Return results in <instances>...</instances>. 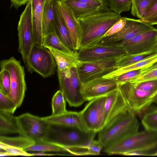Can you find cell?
Returning <instances> with one entry per match:
<instances>
[{
    "label": "cell",
    "mask_w": 157,
    "mask_h": 157,
    "mask_svg": "<svg viewBox=\"0 0 157 157\" xmlns=\"http://www.w3.org/2000/svg\"><path fill=\"white\" fill-rule=\"evenodd\" d=\"M121 17L120 15L109 10L96 13L79 20L82 31L80 49L99 44L106 32Z\"/></svg>",
    "instance_id": "obj_1"
},
{
    "label": "cell",
    "mask_w": 157,
    "mask_h": 157,
    "mask_svg": "<svg viewBox=\"0 0 157 157\" xmlns=\"http://www.w3.org/2000/svg\"><path fill=\"white\" fill-rule=\"evenodd\" d=\"M136 115L127 110L115 117L98 132V140L103 148L109 147L138 132Z\"/></svg>",
    "instance_id": "obj_2"
},
{
    "label": "cell",
    "mask_w": 157,
    "mask_h": 157,
    "mask_svg": "<svg viewBox=\"0 0 157 157\" xmlns=\"http://www.w3.org/2000/svg\"><path fill=\"white\" fill-rule=\"evenodd\" d=\"M96 133L75 127L50 123L43 140L66 148L88 146L94 140Z\"/></svg>",
    "instance_id": "obj_3"
},
{
    "label": "cell",
    "mask_w": 157,
    "mask_h": 157,
    "mask_svg": "<svg viewBox=\"0 0 157 157\" xmlns=\"http://www.w3.org/2000/svg\"><path fill=\"white\" fill-rule=\"evenodd\" d=\"M157 146V132L145 129L103 148V151L109 154L124 155L134 151H149Z\"/></svg>",
    "instance_id": "obj_4"
},
{
    "label": "cell",
    "mask_w": 157,
    "mask_h": 157,
    "mask_svg": "<svg viewBox=\"0 0 157 157\" xmlns=\"http://www.w3.org/2000/svg\"><path fill=\"white\" fill-rule=\"evenodd\" d=\"M118 90L128 110L135 115L142 116L157 100V92L138 89L130 82L119 85Z\"/></svg>",
    "instance_id": "obj_5"
},
{
    "label": "cell",
    "mask_w": 157,
    "mask_h": 157,
    "mask_svg": "<svg viewBox=\"0 0 157 157\" xmlns=\"http://www.w3.org/2000/svg\"><path fill=\"white\" fill-rule=\"evenodd\" d=\"M0 66L1 69L8 71L10 75V89L7 96L18 108L23 102L26 89L24 67L21 65L20 61L13 56L2 60Z\"/></svg>",
    "instance_id": "obj_6"
},
{
    "label": "cell",
    "mask_w": 157,
    "mask_h": 157,
    "mask_svg": "<svg viewBox=\"0 0 157 157\" xmlns=\"http://www.w3.org/2000/svg\"><path fill=\"white\" fill-rule=\"evenodd\" d=\"M60 90L70 107H77L86 101L80 91V82L76 67L57 70Z\"/></svg>",
    "instance_id": "obj_7"
},
{
    "label": "cell",
    "mask_w": 157,
    "mask_h": 157,
    "mask_svg": "<svg viewBox=\"0 0 157 157\" xmlns=\"http://www.w3.org/2000/svg\"><path fill=\"white\" fill-rule=\"evenodd\" d=\"M30 73L36 72L44 78L54 74L57 64L51 52L46 48L34 45L25 64Z\"/></svg>",
    "instance_id": "obj_8"
},
{
    "label": "cell",
    "mask_w": 157,
    "mask_h": 157,
    "mask_svg": "<svg viewBox=\"0 0 157 157\" xmlns=\"http://www.w3.org/2000/svg\"><path fill=\"white\" fill-rule=\"evenodd\" d=\"M121 57L92 62H80L76 69L80 83L103 77L116 70L118 69L117 62Z\"/></svg>",
    "instance_id": "obj_9"
},
{
    "label": "cell",
    "mask_w": 157,
    "mask_h": 157,
    "mask_svg": "<svg viewBox=\"0 0 157 157\" xmlns=\"http://www.w3.org/2000/svg\"><path fill=\"white\" fill-rule=\"evenodd\" d=\"M19 47L18 51L25 64L34 45L33 40L31 4L30 0L21 13L17 27Z\"/></svg>",
    "instance_id": "obj_10"
},
{
    "label": "cell",
    "mask_w": 157,
    "mask_h": 157,
    "mask_svg": "<svg viewBox=\"0 0 157 157\" xmlns=\"http://www.w3.org/2000/svg\"><path fill=\"white\" fill-rule=\"evenodd\" d=\"M127 22L123 28L113 35L104 37L99 44L121 46L136 36L155 28L152 25L142 21L126 17Z\"/></svg>",
    "instance_id": "obj_11"
},
{
    "label": "cell",
    "mask_w": 157,
    "mask_h": 157,
    "mask_svg": "<svg viewBox=\"0 0 157 157\" xmlns=\"http://www.w3.org/2000/svg\"><path fill=\"white\" fill-rule=\"evenodd\" d=\"M106 96L89 101L80 113L87 130L98 132L104 126V110Z\"/></svg>",
    "instance_id": "obj_12"
},
{
    "label": "cell",
    "mask_w": 157,
    "mask_h": 157,
    "mask_svg": "<svg viewBox=\"0 0 157 157\" xmlns=\"http://www.w3.org/2000/svg\"><path fill=\"white\" fill-rule=\"evenodd\" d=\"M17 119L21 135L34 141L43 140L45 136L50 123L42 117L26 113L17 117Z\"/></svg>",
    "instance_id": "obj_13"
},
{
    "label": "cell",
    "mask_w": 157,
    "mask_h": 157,
    "mask_svg": "<svg viewBox=\"0 0 157 157\" xmlns=\"http://www.w3.org/2000/svg\"><path fill=\"white\" fill-rule=\"evenodd\" d=\"M118 87L116 81L103 77L80 83V91L86 101L107 96L118 90Z\"/></svg>",
    "instance_id": "obj_14"
},
{
    "label": "cell",
    "mask_w": 157,
    "mask_h": 157,
    "mask_svg": "<svg viewBox=\"0 0 157 157\" xmlns=\"http://www.w3.org/2000/svg\"><path fill=\"white\" fill-rule=\"evenodd\" d=\"M78 53V60L81 62L120 58L127 54L122 46H113L100 44L90 47L80 48Z\"/></svg>",
    "instance_id": "obj_15"
},
{
    "label": "cell",
    "mask_w": 157,
    "mask_h": 157,
    "mask_svg": "<svg viewBox=\"0 0 157 157\" xmlns=\"http://www.w3.org/2000/svg\"><path fill=\"white\" fill-rule=\"evenodd\" d=\"M122 46L127 54L144 53L156 49L157 29L139 34L125 42Z\"/></svg>",
    "instance_id": "obj_16"
},
{
    "label": "cell",
    "mask_w": 157,
    "mask_h": 157,
    "mask_svg": "<svg viewBox=\"0 0 157 157\" xmlns=\"http://www.w3.org/2000/svg\"><path fill=\"white\" fill-rule=\"evenodd\" d=\"M34 140L21 135L14 137L0 136V149L9 152L13 156H33L24 149L33 144Z\"/></svg>",
    "instance_id": "obj_17"
},
{
    "label": "cell",
    "mask_w": 157,
    "mask_h": 157,
    "mask_svg": "<svg viewBox=\"0 0 157 157\" xmlns=\"http://www.w3.org/2000/svg\"><path fill=\"white\" fill-rule=\"evenodd\" d=\"M127 110L118 89L107 95L104 110V126L119 114Z\"/></svg>",
    "instance_id": "obj_18"
},
{
    "label": "cell",
    "mask_w": 157,
    "mask_h": 157,
    "mask_svg": "<svg viewBox=\"0 0 157 157\" xmlns=\"http://www.w3.org/2000/svg\"><path fill=\"white\" fill-rule=\"evenodd\" d=\"M60 8L69 31L73 49H80L82 31L80 25L72 11L61 0H59Z\"/></svg>",
    "instance_id": "obj_19"
},
{
    "label": "cell",
    "mask_w": 157,
    "mask_h": 157,
    "mask_svg": "<svg viewBox=\"0 0 157 157\" xmlns=\"http://www.w3.org/2000/svg\"><path fill=\"white\" fill-rule=\"evenodd\" d=\"M46 0H30L31 4L33 40L34 44L42 46L43 36L42 19L44 7Z\"/></svg>",
    "instance_id": "obj_20"
},
{
    "label": "cell",
    "mask_w": 157,
    "mask_h": 157,
    "mask_svg": "<svg viewBox=\"0 0 157 157\" xmlns=\"http://www.w3.org/2000/svg\"><path fill=\"white\" fill-rule=\"evenodd\" d=\"M42 117L49 123L73 127L82 130L89 131L83 122L79 112L67 111L60 114L52 115Z\"/></svg>",
    "instance_id": "obj_21"
},
{
    "label": "cell",
    "mask_w": 157,
    "mask_h": 157,
    "mask_svg": "<svg viewBox=\"0 0 157 157\" xmlns=\"http://www.w3.org/2000/svg\"><path fill=\"white\" fill-rule=\"evenodd\" d=\"M71 10L78 21L96 13L110 10L107 5L96 7L75 0H61Z\"/></svg>",
    "instance_id": "obj_22"
},
{
    "label": "cell",
    "mask_w": 157,
    "mask_h": 157,
    "mask_svg": "<svg viewBox=\"0 0 157 157\" xmlns=\"http://www.w3.org/2000/svg\"><path fill=\"white\" fill-rule=\"evenodd\" d=\"M54 3L56 33L66 46L74 51L70 33L60 8L59 0H54Z\"/></svg>",
    "instance_id": "obj_23"
},
{
    "label": "cell",
    "mask_w": 157,
    "mask_h": 157,
    "mask_svg": "<svg viewBox=\"0 0 157 157\" xmlns=\"http://www.w3.org/2000/svg\"><path fill=\"white\" fill-rule=\"evenodd\" d=\"M52 53L56 63L57 70L76 67L80 63L77 51L69 53L62 52L50 47H46Z\"/></svg>",
    "instance_id": "obj_24"
},
{
    "label": "cell",
    "mask_w": 157,
    "mask_h": 157,
    "mask_svg": "<svg viewBox=\"0 0 157 157\" xmlns=\"http://www.w3.org/2000/svg\"><path fill=\"white\" fill-rule=\"evenodd\" d=\"M43 36L52 33H56L54 0H46L44 7L42 19Z\"/></svg>",
    "instance_id": "obj_25"
},
{
    "label": "cell",
    "mask_w": 157,
    "mask_h": 157,
    "mask_svg": "<svg viewBox=\"0 0 157 157\" xmlns=\"http://www.w3.org/2000/svg\"><path fill=\"white\" fill-rule=\"evenodd\" d=\"M10 134H21L17 117L0 111V136Z\"/></svg>",
    "instance_id": "obj_26"
},
{
    "label": "cell",
    "mask_w": 157,
    "mask_h": 157,
    "mask_svg": "<svg viewBox=\"0 0 157 157\" xmlns=\"http://www.w3.org/2000/svg\"><path fill=\"white\" fill-rule=\"evenodd\" d=\"M157 63V54L134 64L118 68L103 76L106 78L113 79L127 72L135 70L143 69Z\"/></svg>",
    "instance_id": "obj_27"
},
{
    "label": "cell",
    "mask_w": 157,
    "mask_h": 157,
    "mask_svg": "<svg viewBox=\"0 0 157 157\" xmlns=\"http://www.w3.org/2000/svg\"><path fill=\"white\" fill-rule=\"evenodd\" d=\"M103 147L98 140H93L88 146L66 148L68 153L75 155H97L100 154Z\"/></svg>",
    "instance_id": "obj_28"
},
{
    "label": "cell",
    "mask_w": 157,
    "mask_h": 157,
    "mask_svg": "<svg viewBox=\"0 0 157 157\" xmlns=\"http://www.w3.org/2000/svg\"><path fill=\"white\" fill-rule=\"evenodd\" d=\"M157 54V49L135 54H126L118 60L117 67L118 68L128 66L145 59Z\"/></svg>",
    "instance_id": "obj_29"
},
{
    "label": "cell",
    "mask_w": 157,
    "mask_h": 157,
    "mask_svg": "<svg viewBox=\"0 0 157 157\" xmlns=\"http://www.w3.org/2000/svg\"><path fill=\"white\" fill-rule=\"evenodd\" d=\"M24 150L26 151H33L68 152L66 148L43 140L35 141L33 144L25 148Z\"/></svg>",
    "instance_id": "obj_30"
},
{
    "label": "cell",
    "mask_w": 157,
    "mask_h": 157,
    "mask_svg": "<svg viewBox=\"0 0 157 157\" xmlns=\"http://www.w3.org/2000/svg\"><path fill=\"white\" fill-rule=\"evenodd\" d=\"M42 46L49 47L57 50L70 53L72 51L66 46L60 40L56 33H49L43 37Z\"/></svg>",
    "instance_id": "obj_31"
},
{
    "label": "cell",
    "mask_w": 157,
    "mask_h": 157,
    "mask_svg": "<svg viewBox=\"0 0 157 157\" xmlns=\"http://www.w3.org/2000/svg\"><path fill=\"white\" fill-rule=\"evenodd\" d=\"M66 100L61 90H58L53 95L52 101V115L62 114L67 110L66 109Z\"/></svg>",
    "instance_id": "obj_32"
},
{
    "label": "cell",
    "mask_w": 157,
    "mask_h": 157,
    "mask_svg": "<svg viewBox=\"0 0 157 157\" xmlns=\"http://www.w3.org/2000/svg\"><path fill=\"white\" fill-rule=\"evenodd\" d=\"M141 123L145 129L157 132V109L146 111L142 116Z\"/></svg>",
    "instance_id": "obj_33"
},
{
    "label": "cell",
    "mask_w": 157,
    "mask_h": 157,
    "mask_svg": "<svg viewBox=\"0 0 157 157\" xmlns=\"http://www.w3.org/2000/svg\"><path fill=\"white\" fill-rule=\"evenodd\" d=\"M109 10L118 14L129 11L131 8L132 0H106Z\"/></svg>",
    "instance_id": "obj_34"
},
{
    "label": "cell",
    "mask_w": 157,
    "mask_h": 157,
    "mask_svg": "<svg viewBox=\"0 0 157 157\" xmlns=\"http://www.w3.org/2000/svg\"><path fill=\"white\" fill-rule=\"evenodd\" d=\"M140 19L151 25H157V0H154L148 7Z\"/></svg>",
    "instance_id": "obj_35"
},
{
    "label": "cell",
    "mask_w": 157,
    "mask_h": 157,
    "mask_svg": "<svg viewBox=\"0 0 157 157\" xmlns=\"http://www.w3.org/2000/svg\"><path fill=\"white\" fill-rule=\"evenodd\" d=\"M154 0H132L131 13L140 19L144 12Z\"/></svg>",
    "instance_id": "obj_36"
},
{
    "label": "cell",
    "mask_w": 157,
    "mask_h": 157,
    "mask_svg": "<svg viewBox=\"0 0 157 157\" xmlns=\"http://www.w3.org/2000/svg\"><path fill=\"white\" fill-rule=\"evenodd\" d=\"M17 108L9 97L0 92V111L13 114Z\"/></svg>",
    "instance_id": "obj_37"
},
{
    "label": "cell",
    "mask_w": 157,
    "mask_h": 157,
    "mask_svg": "<svg viewBox=\"0 0 157 157\" xmlns=\"http://www.w3.org/2000/svg\"><path fill=\"white\" fill-rule=\"evenodd\" d=\"M11 80L9 72L4 69H1L0 73V92L7 95L10 89Z\"/></svg>",
    "instance_id": "obj_38"
},
{
    "label": "cell",
    "mask_w": 157,
    "mask_h": 157,
    "mask_svg": "<svg viewBox=\"0 0 157 157\" xmlns=\"http://www.w3.org/2000/svg\"><path fill=\"white\" fill-rule=\"evenodd\" d=\"M142 73V69L132 70L123 73L112 79L116 81L119 85L133 80Z\"/></svg>",
    "instance_id": "obj_39"
},
{
    "label": "cell",
    "mask_w": 157,
    "mask_h": 157,
    "mask_svg": "<svg viewBox=\"0 0 157 157\" xmlns=\"http://www.w3.org/2000/svg\"><path fill=\"white\" fill-rule=\"evenodd\" d=\"M131 82L138 89L146 91L157 92V79Z\"/></svg>",
    "instance_id": "obj_40"
},
{
    "label": "cell",
    "mask_w": 157,
    "mask_h": 157,
    "mask_svg": "<svg viewBox=\"0 0 157 157\" xmlns=\"http://www.w3.org/2000/svg\"><path fill=\"white\" fill-rule=\"evenodd\" d=\"M155 79H157V68L144 72L136 78L130 82H137Z\"/></svg>",
    "instance_id": "obj_41"
},
{
    "label": "cell",
    "mask_w": 157,
    "mask_h": 157,
    "mask_svg": "<svg viewBox=\"0 0 157 157\" xmlns=\"http://www.w3.org/2000/svg\"><path fill=\"white\" fill-rule=\"evenodd\" d=\"M126 22V17H122L106 32L104 36V37L113 35L119 32L124 26Z\"/></svg>",
    "instance_id": "obj_42"
},
{
    "label": "cell",
    "mask_w": 157,
    "mask_h": 157,
    "mask_svg": "<svg viewBox=\"0 0 157 157\" xmlns=\"http://www.w3.org/2000/svg\"><path fill=\"white\" fill-rule=\"evenodd\" d=\"M84 3L89 6L99 7L107 5V3L98 0H75Z\"/></svg>",
    "instance_id": "obj_43"
},
{
    "label": "cell",
    "mask_w": 157,
    "mask_h": 157,
    "mask_svg": "<svg viewBox=\"0 0 157 157\" xmlns=\"http://www.w3.org/2000/svg\"><path fill=\"white\" fill-rule=\"evenodd\" d=\"M153 153L149 152V151L136 150L125 154V155H147L153 156Z\"/></svg>",
    "instance_id": "obj_44"
},
{
    "label": "cell",
    "mask_w": 157,
    "mask_h": 157,
    "mask_svg": "<svg viewBox=\"0 0 157 157\" xmlns=\"http://www.w3.org/2000/svg\"><path fill=\"white\" fill-rule=\"evenodd\" d=\"M30 0H10V7H13L16 9L21 6L27 4Z\"/></svg>",
    "instance_id": "obj_45"
},
{
    "label": "cell",
    "mask_w": 157,
    "mask_h": 157,
    "mask_svg": "<svg viewBox=\"0 0 157 157\" xmlns=\"http://www.w3.org/2000/svg\"><path fill=\"white\" fill-rule=\"evenodd\" d=\"M39 152L33 153H32L33 156L35 155H56L55 154H48L44 152L43 151H39Z\"/></svg>",
    "instance_id": "obj_46"
},
{
    "label": "cell",
    "mask_w": 157,
    "mask_h": 157,
    "mask_svg": "<svg viewBox=\"0 0 157 157\" xmlns=\"http://www.w3.org/2000/svg\"><path fill=\"white\" fill-rule=\"evenodd\" d=\"M11 156L13 155L9 152L3 150H0V156L1 157Z\"/></svg>",
    "instance_id": "obj_47"
},
{
    "label": "cell",
    "mask_w": 157,
    "mask_h": 157,
    "mask_svg": "<svg viewBox=\"0 0 157 157\" xmlns=\"http://www.w3.org/2000/svg\"><path fill=\"white\" fill-rule=\"evenodd\" d=\"M156 68H157V63H154L149 67L144 69H142V73L145 71Z\"/></svg>",
    "instance_id": "obj_48"
},
{
    "label": "cell",
    "mask_w": 157,
    "mask_h": 157,
    "mask_svg": "<svg viewBox=\"0 0 157 157\" xmlns=\"http://www.w3.org/2000/svg\"><path fill=\"white\" fill-rule=\"evenodd\" d=\"M153 156H157V151L155 152L154 153Z\"/></svg>",
    "instance_id": "obj_49"
},
{
    "label": "cell",
    "mask_w": 157,
    "mask_h": 157,
    "mask_svg": "<svg viewBox=\"0 0 157 157\" xmlns=\"http://www.w3.org/2000/svg\"><path fill=\"white\" fill-rule=\"evenodd\" d=\"M99 0L100 1H101L102 2H104L106 3V0Z\"/></svg>",
    "instance_id": "obj_50"
},
{
    "label": "cell",
    "mask_w": 157,
    "mask_h": 157,
    "mask_svg": "<svg viewBox=\"0 0 157 157\" xmlns=\"http://www.w3.org/2000/svg\"><path fill=\"white\" fill-rule=\"evenodd\" d=\"M155 102L157 103V100Z\"/></svg>",
    "instance_id": "obj_51"
},
{
    "label": "cell",
    "mask_w": 157,
    "mask_h": 157,
    "mask_svg": "<svg viewBox=\"0 0 157 157\" xmlns=\"http://www.w3.org/2000/svg\"><path fill=\"white\" fill-rule=\"evenodd\" d=\"M156 49H157V47H156Z\"/></svg>",
    "instance_id": "obj_52"
},
{
    "label": "cell",
    "mask_w": 157,
    "mask_h": 157,
    "mask_svg": "<svg viewBox=\"0 0 157 157\" xmlns=\"http://www.w3.org/2000/svg\"></svg>",
    "instance_id": "obj_53"
}]
</instances>
